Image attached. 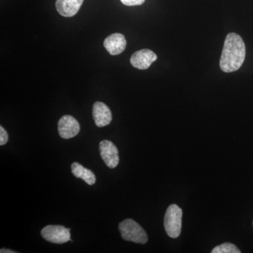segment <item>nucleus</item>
<instances>
[{
    "label": "nucleus",
    "mask_w": 253,
    "mask_h": 253,
    "mask_svg": "<svg viewBox=\"0 0 253 253\" xmlns=\"http://www.w3.org/2000/svg\"><path fill=\"white\" fill-rule=\"evenodd\" d=\"M246 45L242 38L236 33L226 36L219 61L223 72L232 73L242 66L246 58Z\"/></svg>",
    "instance_id": "f257e3e1"
},
{
    "label": "nucleus",
    "mask_w": 253,
    "mask_h": 253,
    "mask_svg": "<svg viewBox=\"0 0 253 253\" xmlns=\"http://www.w3.org/2000/svg\"><path fill=\"white\" fill-rule=\"evenodd\" d=\"M119 231L125 241L145 244L148 241L146 231L135 221L126 219L119 224Z\"/></svg>",
    "instance_id": "f03ea898"
},
{
    "label": "nucleus",
    "mask_w": 253,
    "mask_h": 253,
    "mask_svg": "<svg viewBox=\"0 0 253 253\" xmlns=\"http://www.w3.org/2000/svg\"><path fill=\"white\" fill-rule=\"evenodd\" d=\"M182 210L175 204L168 207L164 219L165 229L168 236L176 239L180 235L182 226Z\"/></svg>",
    "instance_id": "7ed1b4c3"
},
{
    "label": "nucleus",
    "mask_w": 253,
    "mask_h": 253,
    "mask_svg": "<svg viewBox=\"0 0 253 253\" xmlns=\"http://www.w3.org/2000/svg\"><path fill=\"white\" fill-rule=\"evenodd\" d=\"M71 229L60 225H48L41 231V236L48 242L63 244L71 241Z\"/></svg>",
    "instance_id": "20e7f679"
},
{
    "label": "nucleus",
    "mask_w": 253,
    "mask_h": 253,
    "mask_svg": "<svg viewBox=\"0 0 253 253\" xmlns=\"http://www.w3.org/2000/svg\"><path fill=\"white\" fill-rule=\"evenodd\" d=\"M81 126L77 120L72 116L66 115L60 118L58 122V131L63 139H68L78 135Z\"/></svg>",
    "instance_id": "39448f33"
},
{
    "label": "nucleus",
    "mask_w": 253,
    "mask_h": 253,
    "mask_svg": "<svg viewBox=\"0 0 253 253\" xmlns=\"http://www.w3.org/2000/svg\"><path fill=\"white\" fill-rule=\"evenodd\" d=\"M99 151L101 158L108 167L111 169L117 167L120 158L116 145L111 141H101L99 144Z\"/></svg>",
    "instance_id": "423d86ee"
},
{
    "label": "nucleus",
    "mask_w": 253,
    "mask_h": 253,
    "mask_svg": "<svg viewBox=\"0 0 253 253\" xmlns=\"http://www.w3.org/2000/svg\"><path fill=\"white\" fill-rule=\"evenodd\" d=\"M157 60V55L151 50L144 49L136 51L131 55L130 63L133 67L146 70Z\"/></svg>",
    "instance_id": "0eeeda50"
},
{
    "label": "nucleus",
    "mask_w": 253,
    "mask_h": 253,
    "mask_svg": "<svg viewBox=\"0 0 253 253\" xmlns=\"http://www.w3.org/2000/svg\"><path fill=\"white\" fill-rule=\"evenodd\" d=\"M92 116L95 124L99 127L109 126L112 121L111 110L101 101H96L93 105Z\"/></svg>",
    "instance_id": "6e6552de"
},
{
    "label": "nucleus",
    "mask_w": 253,
    "mask_h": 253,
    "mask_svg": "<svg viewBox=\"0 0 253 253\" xmlns=\"http://www.w3.org/2000/svg\"><path fill=\"white\" fill-rule=\"evenodd\" d=\"M104 45L110 54L115 56L121 54L125 51L126 46V41L123 34L114 33L105 39Z\"/></svg>",
    "instance_id": "1a4fd4ad"
},
{
    "label": "nucleus",
    "mask_w": 253,
    "mask_h": 253,
    "mask_svg": "<svg viewBox=\"0 0 253 253\" xmlns=\"http://www.w3.org/2000/svg\"><path fill=\"white\" fill-rule=\"evenodd\" d=\"M84 0H56L58 12L64 17H73L78 14Z\"/></svg>",
    "instance_id": "9d476101"
},
{
    "label": "nucleus",
    "mask_w": 253,
    "mask_h": 253,
    "mask_svg": "<svg viewBox=\"0 0 253 253\" xmlns=\"http://www.w3.org/2000/svg\"><path fill=\"white\" fill-rule=\"evenodd\" d=\"M71 170L73 175L85 181L89 185H94L96 182V176L90 169H86L78 163H73L71 165Z\"/></svg>",
    "instance_id": "9b49d317"
},
{
    "label": "nucleus",
    "mask_w": 253,
    "mask_h": 253,
    "mask_svg": "<svg viewBox=\"0 0 253 253\" xmlns=\"http://www.w3.org/2000/svg\"><path fill=\"white\" fill-rule=\"evenodd\" d=\"M241 251L230 243H225L216 246L212 251V253H241Z\"/></svg>",
    "instance_id": "f8f14e48"
},
{
    "label": "nucleus",
    "mask_w": 253,
    "mask_h": 253,
    "mask_svg": "<svg viewBox=\"0 0 253 253\" xmlns=\"http://www.w3.org/2000/svg\"><path fill=\"white\" fill-rule=\"evenodd\" d=\"M9 140V136L2 126H0V145L3 146L7 143Z\"/></svg>",
    "instance_id": "ddd939ff"
},
{
    "label": "nucleus",
    "mask_w": 253,
    "mask_h": 253,
    "mask_svg": "<svg viewBox=\"0 0 253 253\" xmlns=\"http://www.w3.org/2000/svg\"><path fill=\"white\" fill-rule=\"evenodd\" d=\"M121 2L126 6H139L144 4L145 0H121Z\"/></svg>",
    "instance_id": "4468645a"
},
{
    "label": "nucleus",
    "mask_w": 253,
    "mask_h": 253,
    "mask_svg": "<svg viewBox=\"0 0 253 253\" xmlns=\"http://www.w3.org/2000/svg\"><path fill=\"white\" fill-rule=\"evenodd\" d=\"M0 253H16L15 251H11V250L8 249H1L0 251Z\"/></svg>",
    "instance_id": "2eb2a0df"
}]
</instances>
